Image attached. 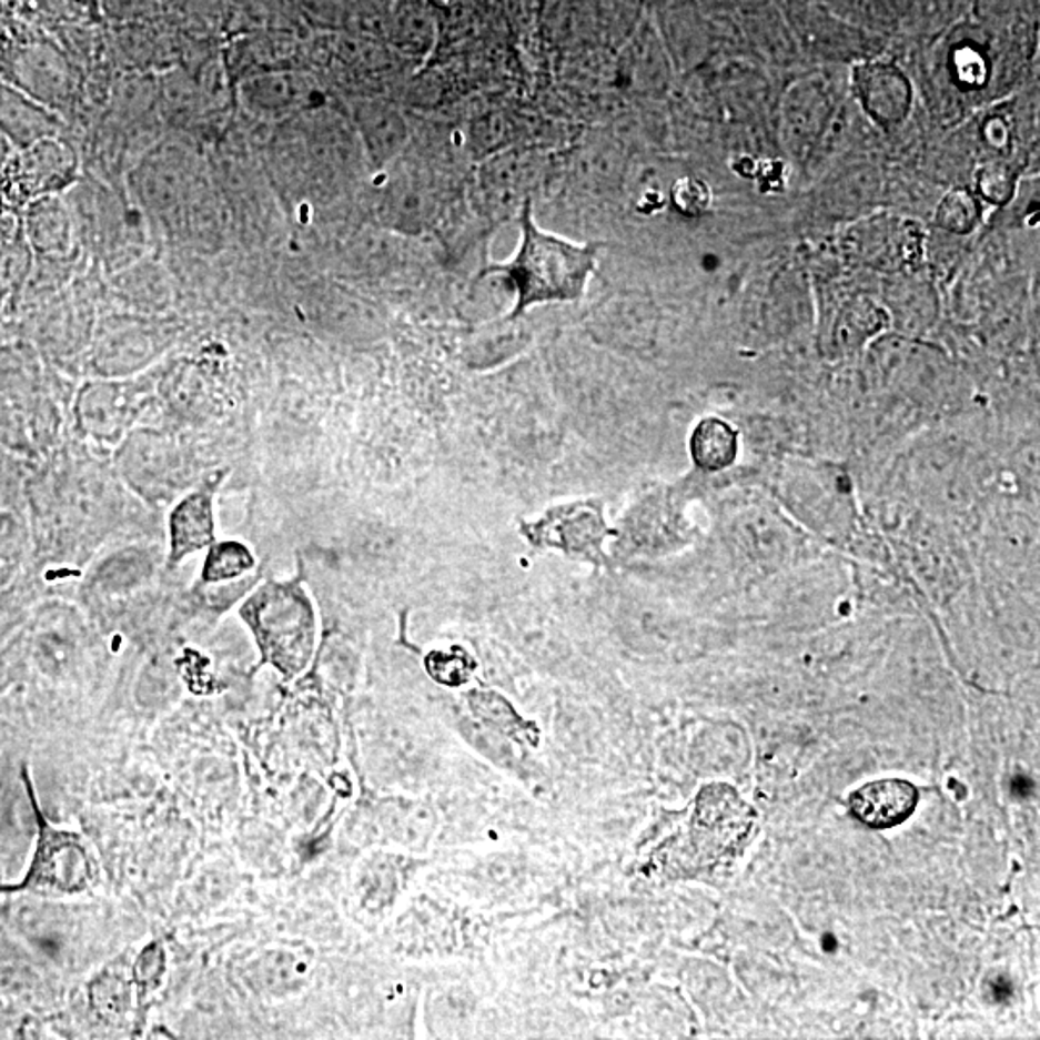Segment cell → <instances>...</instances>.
<instances>
[{"mask_svg":"<svg viewBox=\"0 0 1040 1040\" xmlns=\"http://www.w3.org/2000/svg\"><path fill=\"white\" fill-rule=\"evenodd\" d=\"M264 654L284 673L305 667L313 648V612L299 583L266 584L243 607Z\"/></svg>","mask_w":1040,"mask_h":1040,"instance_id":"2","label":"cell"},{"mask_svg":"<svg viewBox=\"0 0 1040 1040\" xmlns=\"http://www.w3.org/2000/svg\"><path fill=\"white\" fill-rule=\"evenodd\" d=\"M854 88L864 110L885 130L902 124L910 114L911 83L895 64L866 62L856 65Z\"/></svg>","mask_w":1040,"mask_h":1040,"instance_id":"3","label":"cell"},{"mask_svg":"<svg viewBox=\"0 0 1040 1040\" xmlns=\"http://www.w3.org/2000/svg\"><path fill=\"white\" fill-rule=\"evenodd\" d=\"M979 220H981L979 201L971 191L963 190V188L946 193L935 214L937 226L946 232L958 233V235H968L973 232Z\"/></svg>","mask_w":1040,"mask_h":1040,"instance_id":"8","label":"cell"},{"mask_svg":"<svg viewBox=\"0 0 1040 1040\" xmlns=\"http://www.w3.org/2000/svg\"><path fill=\"white\" fill-rule=\"evenodd\" d=\"M673 204L683 216L698 219L711 206V191L698 178H680L670 191Z\"/></svg>","mask_w":1040,"mask_h":1040,"instance_id":"12","label":"cell"},{"mask_svg":"<svg viewBox=\"0 0 1040 1040\" xmlns=\"http://www.w3.org/2000/svg\"><path fill=\"white\" fill-rule=\"evenodd\" d=\"M216 484H206L195 494L188 495L172 513L170 518V567L204 547L214 544V523H212V495Z\"/></svg>","mask_w":1040,"mask_h":1040,"instance_id":"5","label":"cell"},{"mask_svg":"<svg viewBox=\"0 0 1040 1040\" xmlns=\"http://www.w3.org/2000/svg\"><path fill=\"white\" fill-rule=\"evenodd\" d=\"M430 673L432 677L442 680L445 684H461L468 678V673L473 670L471 657L463 654L461 649H453L452 654H432L428 659Z\"/></svg>","mask_w":1040,"mask_h":1040,"instance_id":"13","label":"cell"},{"mask_svg":"<svg viewBox=\"0 0 1040 1040\" xmlns=\"http://www.w3.org/2000/svg\"><path fill=\"white\" fill-rule=\"evenodd\" d=\"M919 792L908 780L885 779L867 782L851 794L848 806L869 829H892L908 821L917 808Z\"/></svg>","mask_w":1040,"mask_h":1040,"instance_id":"4","label":"cell"},{"mask_svg":"<svg viewBox=\"0 0 1040 1040\" xmlns=\"http://www.w3.org/2000/svg\"><path fill=\"white\" fill-rule=\"evenodd\" d=\"M691 457L704 471H723L738 455V432L719 418H706L696 426L690 442Z\"/></svg>","mask_w":1040,"mask_h":1040,"instance_id":"7","label":"cell"},{"mask_svg":"<svg viewBox=\"0 0 1040 1040\" xmlns=\"http://www.w3.org/2000/svg\"><path fill=\"white\" fill-rule=\"evenodd\" d=\"M440 4H453V2H458V0H436Z\"/></svg>","mask_w":1040,"mask_h":1040,"instance_id":"15","label":"cell"},{"mask_svg":"<svg viewBox=\"0 0 1040 1040\" xmlns=\"http://www.w3.org/2000/svg\"><path fill=\"white\" fill-rule=\"evenodd\" d=\"M555 524V534L549 536L547 542L552 546L565 547L568 552L594 553L599 549L602 534H604V521L599 517V511L594 507H567V509L553 511L549 513L547 523Z\"/></svg>","mask_w":1040,"mask_h":1040,"instance_id":"6","label":"cell"},{"mask_svg":"<svg viewBox=\"0 0 1040 1040\" xmlns=\"http://www.w3.org/2000/svg\"><path fill=\"white\" fill-rule=\"evenodd\" d=\"M981 138L985 145L1000 156L1010 153L1011 139H1013L1010 120L1004 114H989L982 120Z\"/></svg>","mask_w":1040,"mask_h":1040,"instance_id":"14","label":"cell"},{"mask_svg":"<svg viewBox=\"0 0 1040 1040\" xmlns=\"http://www.w3.org/2000/svg\"><path fill=\"white\" fill-rule=\"evenodd\" d=\"M523 241L517 256L492 272H503L517 290L513 319L531 305L546 301H576L596 269L597 243L575 245L542 232L532 220L531 201L524 204Z\"/></svg>","mask_w":1040,"mask_h":1040,"instance_id":"1","label":"cell"},{"mask_svg":"<svg viewBox=\"0 0 1040 1040\" xmlns=\"http://www.w3.org/2000/svg\"><path fill=\"white\" fill-rule=\"evenodd\" d=\"M952 78L963 91H979L990 80V62L976 44H960L950 57Z\"/></svg>","mask_w":1040,"mask_h":1040,"instance_id":"11","label":"cell"},{"mask_svg":"<svg viewBox=\"0 0 1040 1040\" xmlns=\"http://www.w3.org/2000/svg\"><path fill=\"white\" fill-rule=\"evenodd\" d=\"M253 565H255V559L248 552V547L235 542L216 544L211 547L209 557L204 561L203 578L206 583L230 580V578L243 575Z\"/></svg>","mask_w":1040,"mask_h":1040,"instance_id":"10","label":"cell"},{"mask_svg":"<svg viewBox=\"0 0 1040 1040\" xmlns=\"http://www.w3.org/2000/svg\"><path fill=\"white\" fill-rule=\"evenodd\" d=\"M976 183L979 195L987 203L1006 206L1016 195L1018 174L1008 162L994 159V161L985 162L977 170Z\"/></svg>","mask_w":1040,"mask_h":1040,"instance_id":"9","label":"cell"}]
</instances>
